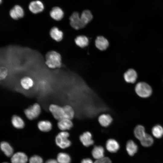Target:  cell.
<instances>
[{"mask_svg":"<svg viewBox=\"0 0 163 163\" xmlns=\"http://www.w3.org/2000/svg\"><path fill=\"white\" fill-rule=\"evenodd\" d=\"M45 63L51 69L60 68L62 65L61 56L58 52L53 50L48 52L45 56Z\"/></svg>","mask_w":163,"mask_h":163,"instance_id":"cell-1","label":"cell"},{"mask_svg":"<svg viewBox=\"0 0 163 163\" xmlns=\"http://www.w3.org/2000/svg\"><path fill=\"white\" fill-rule=\"evenodd\" d=\"M69 134L66 131H62L59 133L55 138V142L59 148L64 149L70 146L71 144L68 138Z\"/></svg>","mask_w":163,"mask_h":163,"instance_id":"cell-2","label":"cell"},{"mask_svg":"<svg viewBox=\"0 0 163 163\" xmlns=\"http://www.w3.org/2000/svg\"><path fill=\"white\" fill-rule=\"evenodd\" d=\"M135 90L138 95L143 98L149 97L152 92L150 86L147 83L142 82H139L136 85Z\"/></svg>","mask_w":163,"mask_h":163,"instance_id":"cell-3","label":"cell"},{"mask_svg":"<svg viewBox=\"0 0 163 163\" xmlns=\"http://www.w3.org/2000/svg\"><path fill=\"white\" fill-rule=\"evenodd\" d=\"M24 113L29 120H32L37 117L41 112L40 105L35 103L24 110Z\"/></svg>","mask_w":163,"mask_h":163,"instance_id":"cell-4","label":"cell"},{"mask_svg":"<svg viewBox=\"0 0 163 163\" xmlns=\"http://www.w3.org/2000/svg\"><path fill=\"white\" fill-rule=\"evenodd\" d=\"M49 109L54 118L59 120L65 117V112L63 107L52 104L50 105Z\"/></svg>","mask_w":163,"mask_h":163,"instance_id":"cell-5","label":"cell"},{"mask_svg":"<svg viewBox=\"0 0 163 163\" xmlns=\"http://www.w3.org/2000/svg\"><path fill=\"white\" fill-rule=\"evenodd\" d=\"M69 19L71 26L75 30L82 29L85 26L77 12L73 13L70 17Z\"/></svg>","mask_w":163,"mask_h":163,"instance_id":"cell-6","label":"cell"},{"mask_svg":"<svg viewBox=\"0 0 163 163\" xmlns=\"http://www.w3.org/2000/svg\"><path fill=\"white\" fill-rule=\"evenodd\" d=\"M9 14L12 18L14 20H18L24 16V12L21 6L16 5L10 10Z\"/></svg>","mask_w":163,"mask_h":163,"instance_id":"cell-7","label":"cell"},{"mask_svg":"<svg viewBox=\"0 0 163 163\" xmlns=\"http://www.w3.org/2000/svg\"><path fill=\"white\" fill-rule=\"evenodd\" d=\"M27 155L22 152L15 153L12 155L11 158V163H27Z\"/></svg>","mask_w":163,"mask_h":163,"instance_id":"cell-8","label":"cell"},{"mask_svg":"<svg viewBox=\"0 0 163 163\" xmlns=\"http://www.w3.org/2000/svg\"><path fill=\"white\" fill-rule=\"evenodd\" d=\"M44 8L43 3L39 0L31 2L29 5V10L34 14H37L42 12Z\"/></svg>","mask_w":163,"mask_h":163,"instance_id":"cell-9","label":"cell"},{"mask_svg":"<svg viewBox=\"0 0 163 163\" xmlns=\"http://www.w3.org/2000/svg\"><path fill=\"white\" fill-rule=\"evenodd\" d=\"M79 139L83 145L86 147H89L94 143L91 134L88 131L85 132L81 135Z\"/></svg>","mask_w":163,"mask_h":163,"instance_id":"cell-10","label":"cell"},{"mask_svg":"<svg viewBox=\"0 0 163 163\" xmlns=\"http://www.w3.org/2000/svg\"><path fill=\"white\" fill-rule=\"evenodd\" d=\"M95 45L99 50L103 51L106 50L109 45L107 39L102 36L97 37L95 40Z\"/></svg>","mask_w":163,"mask_h":163,"instance_id":"cell-11","label":"cell"},{"mask_svg":"<svg viewBox=\"0 0 163 163\" xmlns=\"http://www.w3.org/2000/svg\"><path fill=\"white\" fill-rule=\"evenodd\" d=\"M73 123L71 120L64 118L58 120L57 126L62 131H66L71 129L73 126Z\"/></svg>","mask_w":163,"mask_h":163,"instance_id":"cell-12","label":"cell"},{"mask_svg":"<svg viewBox=\"0 0 163 163\" xmlns=\"http://www.w3.org/2000/svg\"><path fill=\"white\" fill-rule=\"evenodd\" d=\"M137 77L136 72L133 69H129L127 70L124 74V80L127 82L134 83Z\"/></svg>","mask_w":163,"mask_h":163,"instance_id":"cell-13","label":"cell"},{"mask_svg":"<svg viewBox=\"0 0 163 163\" xmlns=\"http://www.w3.org/2000/svg\"><path fill=\"white\" fill-rule=\"evenodd\" d=\"M106 147L108 151L111 153H114L117 152L119 149L120 145L115 139H110L107 141Z\"/></svg>","mask_w":163,"mask_h":163,"instance_id":"cell-14","label":"cell"},{"mask_svg":"<svg viewBox=\"0 0 163 163\" xmlns=\"http://www.w3.org/2000/svg\"><path fill=\"white\" fill-rule=\"evenodd\" d=\"M50 35L53 40L57 42L61 41L63 35L62 32L56 27H54L51 29Z\"/></svg>","mask_w":163,"mask_h":163,"instance_id":"cell-15","label":"cell"},{"mask_svg":"<svg viewBox=\"0 0 163 163\" xmlns=\"http://www.w3.org/2000/svg\"><path fill=\"white\" fill-rule=\"evenodd\" d=\"M50 15L54 20L59 21L63 18L64 13L61 8L57 7H55L53 8L50 11Z\"/></svg>","mask_w":163,"mask_h":163,"instance_id":"cell-16","label":"cell"},{"mask_svg":"<svg viewBox=\"0 0 163 163\" xmlns=\"http://www.w3.org/2000/svg\"><path fill=\"white\" fill-rule=\"evenodd\" d=\"M20 84L23 89L25 90H29L33 87L34 82L31 78L26 76L21 79Z\"/></svg>","mask_w":163,"mask_h":163,"instance_id":"cell-17","label":"cell"},{"mask_svg":"<svg viewBox=\"0 0 163 163\" xmlns=\"http://www.w3.org/2000/svg\"><path fill=\"white\" fill-rule=\"evenodd\" d=\"M98 121L101 126L107 127L111 124L113 119L110 115L104 114L99 116L98 118Z\"/></svg>","mask_w":163,"mask_h":163,"instance_id":"cell-18","label":"cell"},{"mask_svg":"<svg viewBox=\"0 0 163 163\" xmlns=\"http://www.w3.org/2000/svg\"><path fill=\"white\" fill-rule=\"evenodd\" d=\"M37 127L39 129L43 132H48L52 129V124L51 122L48 120H42L38 122Z\"/></svg>","mask_w":163,"mask_h":163,"instance_id":"cell-19","label":"cell"},{"mask_svg":"<svg viewBox=\"0 0 163 163\" xmlns=\"http://www.w3.org/2000/svg\"><path fill=\"white\" fill-rule=\"evenodd\" d=\"M11 123L13 126L18 129L23 128L25 126L24 122L20 116L17 115H14L11 119Z\"/></svg>","mask_w":163,"mask_h":163,"instance_id":"cell-20","label":"cell"},{"mask_svg":"<svg viewBox=\"0 0 163 163\" xmlns=\"http://www.w3.org/2000/svg\"><path fill=\"white\" fill-rule=\"evenodd\" d=\"M2 151L6 156L8 157L12 156L13 155V149L10 145L5 141L2 142L0 144Z\"/></svg>","mask_w":163,"mask_h":163,"instance_id":"cell-21","label":"cell"},{"mask_svg":"<svg viewBox=\"0 0 163 163\" xmlns=\"http://www.w3.org/2000/svg\"><path fill=\"white\" fill-rule=\"evenodd\" d=\"M104 150L101 146H95L92 151V155L95 159L98 160L104 157Z\"/></svg>","mask_w":163,"mask_h":163,"instance_id":"cell-22","label":"cell"},{"mask_svg":"<svg viewBox=\"0 0 163 163\" xmlns=\"http://www.w3.org/2000/svg\"><path fill=\"white\" fill-rule=\"evenodd\" d=\"M126 149L128 154L131 156H133L137 151L138 146L132 140H129L127 142Z\"/></svg>","mask_w":163,"mask_h":163,"instance_id":"cell-23","label":"cell"},{"mask_svg":"<svg viewBox=\"0 0 163 163\" xmlns=\"http://www.w3.org/2000/svg\"><path fill=\"white\" fill-rule=\"evenodd\" d=\"M76 44L78 46L83 48L88 46L89 40L88 38L84 35H80L78 36L75 39Z\"/></svg>","mask_w":163,"mask_h":163,"instance_id":"cell-24","label":"cell"},{"mask_svg":"<svg viewBox=\"0 0 163 163\" xmlns=\"http://www.w3.org/2000/svg\"><path fill=\"white\" fill-rule=\"evenodd\" d=\"M134 132L135 137L140 141L144 138L146 134L145 133V128L141 125H139L135 127Z\"/></svg>","mask_w":163,"mask_h":163,"instance_id":"cell-25","label":"cell"},{"mask_svg":"<svg viewBox=\"0 0 163 163\" xmlns=\"http://www.w3.org/2000/svg\"><path fill=\"white\" fill-rule=\"evenodd\" d=\"M80 17L83 23L85 26L92 20L93 18L91 13L89 11L87 10L83 11Z\"/></svg>","mask_w":163,"mask_h":163,"instance_id":"cell-26","label":"cell"},{"mask_svg":"<svg viewBox=\"0 0 163 163\" xmlns=\"http://www.w3.org/2000/svg\"><path fill=\"white\" fill-rule=\"evenodd\" d=\"M71 158L68 154L60 152L59 153L57 157V161L59 163H70Z\"/></svg>","mask_w":163,"mask_h":163,"instance_id":"cell-27","label":"cell"},{"mask_svg":"<svg viewBox=\"0 0 163 163\" xmlns=\"http://www.w3.org/2000/svg\"><path fill=\"white\" fill-rule=\"evenodd\" d=\"M65 112L64 118L72 120L75 115V111L73 108L70 105H66L63 107Z\"/></svg>","mask_w":163,"mask_h":163,"instance_id":"cell-28","label":"cell"},{"mask_svg":"<svg viewBox=\"0 0 163 163\" xmlns=\"http://www.w3.org/2000/svg\"><path fill=\"white\" fill-rule=\"evenodd\" d=\"M140 141L142 146L145 147H148L152 145L154 141L152 136L146 133L145 136Z\"/></svg>","mask_w":163,"mask_h":163,"instance_id":"cell-29","label":"cell"},{"mask_svg":"<svg viewBox=\"0 0 163 163\" xmlns=\"http://www.w3.org/2000/svg\"><path fill=\"white\" fill-rule=\"evenodd\" d=\"M152 133L154 136L160 138L163 135V128L160 125L154 126L152 129Z\"/></svg>","mask_w":163,"mask_h":163,"instance_id":"cell-30","label":"cell"},{"mask_svg":"<svg viewBox=\"0 0 163 163\" xmlns=\"http://www.w3.org/2000/svg\"><path fill=\"white\" fill-rule=\"evenodd\" d=\"M29 163H43L42 158L37 155H34L31 157L29 160Z\"/></svg>","mask_w":163,"mask_h":163,"instance_id":"cell-31","label":"cell"},{"mask_svg":"<svg viewBox=\"0 0 163 163\" xmlns=\"http://www.w3.org/2000/svg\"><path fill=\"white\" fill-rule=\"evenodd\" d=\"M8 74L7 69L4 67H1L0 69V79L2 80L5 79Z\"/></svg>","mask_w":163,"mask_h":163,"instance_id":"cell-32","label":"cell"},{"mask_svg":"<svg viewBox=\"0 0 163 163\" xmlns=\"http://www.w3.org/2000/svg\"><path fill=\"white\" fill-rule=\"evenodd\" d=\"M94 163H111V161L109 158L104 157L101 159L97 160Z\"/></svg>","mask_w":163,"mask_h":163,"instance_id":"cell-33","label":"cell"},{"mask_svg":"<svg viewBox=\"0 0 163 163\" xmlns=\"http://www.w3.org/2000/svg\"><path fill=\"white\" fill-rule=\"evenodd\" d=\"M81 163H93L92 161L89 158H86L83 159Z\"/></svg>","mask_w":163,"mask_h":163,"instance_id":"cell-34","label":"cell"},{"mask_svg":"<svg viewBox=\"0 0 163 163\" xmlns=\"http://www.w3.org/2000/svg\"><path fill=\"white\" fill-rule=\"evenodd\" d=\"M45 163H59L55 159H50L47 160Z\"/></svg>","mask_w":163,"mask_h":163,"instance_id":"cell-35","label":"cell"},{"mask_svg":"<svg viewBox=\"0 0 163 163\" xmlns=\"http://www.w3.org/2000/svg\"><path fill=\"white\" fill-rule=\"evenodd\" d=\"M3 163H8L7 162H3Z\"/></svg>","mask_w":163,"mask_h":163,"instance_id":"cell-36","label":"cell"}]
</instances>
